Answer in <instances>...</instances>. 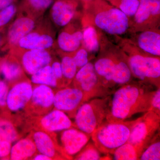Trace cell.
I'll use <instances>...</instances> for the list:
<instances>
[{
    "mask_svg": "<svg viewBox=\"0 0 160 160\" xmlns=\"http://www.w3.org/2000/svg\"><path fill=\"white\" fill-rule=\"evenodd\" d=\"M11 143L5 140L0 142V158H5L10 156Z\"/></svg>",
    "mask_w": 160,
    "mask_h": 160,
    "instance_id": "38",
    "label": "cell"
},
{
    "mask_svg": "<svg viewBox=\"0 0 160 160\" xmlns=\"http://www.w3.org/2000/svg\"><path fill=\"white\" fill-rule=\"evenodd\" d=\"M101 152L95 146L94 143H89L86 145L74 157V160H103Z\"/></svg>",
    "mask_w": 160,
    "mask_h": 160,
    "instance_id": "29",
    "label": "cell"
},
{
    "mask_svg": "<svg viewBox=\"0 0 160 160\" xmlns=\"http://www.w3.org/2000/svg\"><path fill=\"white\" fill-rule=\"evenodd\" d=\"M149 111L153 112L160 116V88L154 90L150 101Z\"/></svg>",
    "mask_w": 160,
    "mask_h": 160,
    "instance_id": "36",
    "label": "cell"
},
{
    "mask_svg": "<svg viewBox=\"0 0 160 160\" xmlns=\"http://www.w3.org/2000/svg\"><path fill=\"white\" fill-rule=\"evenodd\" d=\"M31 82L35 85H44L51 88L60 87L50 65L43 67L31 75Z\"/></svg>",
    "mask_w": 160,
    "mask_h": 160,
    "instance_id": "23",
    "label": "cell"
},
{
    "mask_svg": "<svg viewBox=\"0 0 160 160\" xmlns=\"http://www.w3.org/2000/svg\"><path fill=\"white\" fill-rule=\"evenodd\" d=\"M83 32L77 31L70 33L68 32H61L58 36L57 44L62 51L72 52L78 49L82 41Z\"/></svg>",
    "mask_w": 160,
    "mask_h": 160,
    "instance_id": "21",
    "label": "cell"
},
{
    "mask_svg": "<svg viewBox=\"0 0 160 160\" xmlns=\"http://www.w3.org/2000/svg\"><path fill=\"white\" fill-rule=\"evenodd\" d=\"M1 141H2V138H1V136H0V142H1Z\"/></svg>",
    "mask_w": 160,
    "mask_h": 160,
    "instance_id": "42",
    "label": "cell"
},
{
    "mask_svg": "<svg viewBox=\"0 0 160 160\" xmlns=\"http://www.w3.org/2000/svg\"><path fill=\"white\" fill-rule=\"evenodd\" d=\"M160 116L148 111L142 116L135 120L127 142L130 143L142 152L160 131Z\"/></svg>",
    "mask_w": 160,
    "mask_h": 160,
    "instance_id": "5",
    "label": "cell"
},
{
    "mask_svg": "<svg viewBox=\"0 0 160 160\" xmlns=\"http://www.w3.org/2000/svg\"><path fill=\"white\" fill-rule=\"evenodd\" d=\"M132 75L141 82L160 88V61L158 58L137 54L129 57Z\"/></svg>",
    "mask_w": 160,
    "mask_h": 160,
    "instance_id": "7",
    "label": "cell"
},
{
    "mask_svg": "<svg viewBox=\"0 0 160 160\" xmlns=\"http://www.w3.org/2000/svg\"><path fill=\"white\" fill-rule=\"evenodd\" d=\"M95 70L103 86L114 92L119 87L131 81L128 61L103 57L95 62Z\"/></svg>",
    "mask_w": 160,
    "mask_h": 160,
    "instance_id": "4",
    "label": "cell"
},
{
    "mask_svg": "<svg viewBox=\"0 0 160 160\" xmlns=\"http://www.w3.org/2000/svg\"><path fill=\"white\" fill-rule=\"evenodd\" d=\"M139 160H160V131L152 138L149 145L142 152Z\"/></svg>",
    "mask_w": 160,
    "mask_h": 160,
    "instance_id": "26",
    "label": "cell"
},
{
    "mask_svg": "<svg viewBox=\"0 0 160 160\" xmlns=\"http://www.w3.org/2000/svg\"><path fill=\"white\" fill-rule=\"evenodd\" d=\"M54 97V92L51 87L37 85L32 89L31 99L28 104L36 110L47 111L53 106Z\"/></svg>",
    "mask_w": 160,
    "mask_h": 160,
    "instance_id": "18",
    "label": "cell"
},
{
    "mask_svg": "<svg viewBox=\"0 0 160 160\" xmlns=\"http://www.w3.org/2000/svg\"><path fill=\"white\" fill-rule=\"evenodd\" d=\"M111 100V95H109L94 98L83 103L75 115V127L91 135L106 120Z\"/></svg>",
    "mask_w": 160,
    "mask_h": 160,
    "instance_id": "3",
    "label": "cell"
},
{
    "mask_svg": "<svg viewBox=\"0 0 160 160\" xmlns=\"http://www.w3.org/2000/svg\"><path fill=\"white\" fill-rule=\"evenodd\" d=\"M54 44V37L51 31L46 28L41 27L36 29L35 27L13 47L15 50H49Z\"/></svg>",
    "mask_w": 160,
    "mask_h": 160,
    "instance_id": "11",
    "label": "cell"
},
{
    "mask_svg": "<svg viewBox=\"0 0 160 160\" xmlns=\"http://www.w3.org/2000/svg\"><path fill=\"white\" fill-rule=\"evenodd\" d=\"M32 160H51L52 159L51 158L49 157L48 156L46 155L39 153V154L36 155L34 157L32 158Z\"/></svg>",
    "mask_w": 160,
    "mask_h": 160,
    "instance_id": "41",
    "label": "cell"
},
{
    "mask_svg": "<svg viewBox=\"0 0 160 160\" xmlns=\"http://www.w3.org/2000/svg\"><path fill=\"white\" fill-rule=\"evenodd\" d=\"M72 58L78 70L89 62L88 52L85 49H78Z\"/></svg>",
    "mask_w": 160,
    "mask_h": 160,
    "instance_id": "34",
    "label": "cell"
},
{
    "mask_svg": "<svg viewBox=\"0 0 160 160\" xmlns=\"http://www.w3.org/2000/svg\"><path fill=\"white\" fill-rule=\"evenodd\" d=\"M53 0H23V7L29 14H41L49 8Z\"/></svg>",
    "mask_w": 160,
    "mask_h": 160,
    "instance_id": "27",
    "label": "cell"
},
{
    "mask_svg": "<svg viewBox=\"0 0 160 160\" xmlns=\"http://www.w3.org/2000/svg\"><path fill=\"white\" fill-rule=\"evenodd\" d=\"M32 85L28 81H20L9 91L6 105L12 111L22 110L29 104L32 94Z\"/></svg>",
    "mask_w": 160,
    "mask_h": 160,
    "instance_id": "13",
    "label": "cell"
},
{
    "mask_svg": "<svg viewBox=\"0 0 160 160\" xmlns=\"http://www.w3.org/2000/svg\"><path fill=\"white\" fill-rule=\"evenodd\" d=\"M76 7V3L72 0H57L50 9L51 19L57 26H66L74 17Z\"/></svg>",
    "mask_w": 160,
    "mask_h": 160,
    "instance_id": "15",
    "label": "cell"
},
{
    "mask_svg": "<svg viewBox=\"0 0 160 160\" xmlns=\"http://www.w3.org/2000/svg\"><path fill=\"white\" fill-rule=\"evenodd\" d=\"M160 0H152L151 4V15L157 16L160 14Z\"/></svg>",
    "mask_w": 160,
    "mask_h": 160,
    "instance_id": "39",
    "label": "cell"
},
{
    "mask_svg": "<svg viewBox=\"0 0 160 160\" xmlns=\"http://www.w3.org/2000/svg\"><path fill=\"white\" fill-rule=\"evenodd\" d=\"M14 2L15 0H0V10L14 3Z\"/></svg>",
    "mask_w": 160,
    "mask_h": 160,
    "instance_id": "40",
    "label": "cell"
},
{
    "mask_svg": "<svg viewBox=\"0 0 160 160\" xmlns=\"http://www.w3.org/2000/svg\"><path fill=\"white\" fill-rule=\"evenodd\" d=\"M94 22L99 29L112 35L122 34L129 26L128 17L116 8L99 12L95 18Z\"/></svg>",
    "mask_w": 160,
    "mask_h": 160,
    "instance_id": "8",
    "label": "cell"
},
{
    "mask_svg": "<svg viewBox=\"0 0 160 160\" xmlns=\"http://www.w3.org/2000/svg\"><path fill=\"white\" fill-rule=\"evenodd\" d=\"M17 7L14 3L0 10V27L10 22L16 13Z\"/></svg>",
    "mask_w": 160,
    "mask_h": 160,
    "instance_id": "33",
    "label": "cell"
},
{
    "mask_svg": "<svg viewBox=\"0 0 160 160\" xmlns=\"http://www.w3.org/2000/svg\"><path fill=\"white\" fill-rule=\"evenodd\" d=\"M138 43L143 51L155 56H160V33L151 31L144 32L139 36Z\"/></svg>",
    "mask_w": 160,
    "mask_h": 160,
    "instance_id": "19",
    "label": "cell"
},
{
    "mask_svg": "<svg viewBox=\"0 0 160 160\" xmlns=\"http://www.w3.org/2000/svg\"><path fill=\"white\" fill-rule=\"evenodd\" d=\"M9 91L6 83L3 81H0V106H6Z\"/></svg>",
    "mask_w": 160,
    "mask_h": 160,
    "instance_id": "37",
    "label": "cell"
},
{
    "mask_svg": "<svg viewBox=\"0 0 160 160\" xmlns=\"http://www.w3.org/2000/svg\"><path fill=\"white\" fill-rule=\"evenodd\" d=\"M1 38H0V43H1Z\"/></svg>",
    "mask_w": 160,
    "mask_h": 160,
    "instance_id": "43",
    "label": "cell"
},
{
    "mask_svg": "<svg viewBox=\"0 0 160 160\" xmlns=\"http://www.w3.org/2000/svg\"><path fill=\"white\" fill-rule=\"evenodd\" d=\"M90 138L91 135L72 127L62 131L60 146L66 156L71 159L86 146Z\"/></svg>",
    "mask_w": 160,
    "mask_h": 160,
    "instance_id": "12",
    "label": "cell"
},
{
    "mask_svg": "<svg viewBox=\"0 0 160 160\" xmlns=\"http://www.w3.org/2000/svg\"><path fill=\"white\" fill-rule=\"evenodd\" d=\"M152 0H139V5L135 14L137 23L142 24L146 22L151 15V4Z\"/></svg>",
    "mask_w": 160,
    "mask_h": 160,
    "instance_id": "31",
    "label": "cell"
},
{
    "mask_svg": "<svg viewBox=\"0 0 160 160\" xmlns=\"http://www.w3.org/2000/svg\"><path fill=\"white\" fill-rule=\"evenodd\" d=\"M86 50L90 52H97L99 48V43L96 29L89 26L83 32L82 41Z\"/></svg>",
    "mask_w": 160,
    "mask_h": 160,
    "instance_id": "28",
    "label": "cell"
},
{
    "mask_svg": "<svg viewBox=\"0 0 160 160\" xmlns=\"http://www.w3.org/2000/svg\"><path fill=\"white\" fill-rule=\"evenodd\" d=\"M143 82H131L116 89L111 100L106 120L122 122L137 113L149 111L150 101L155 89Z\"/></svg>",
    "mask_w": 160,
    "mask_h": 160,
    "instance_id": "1",
    "label": "cell"
},
{
    "mask_svg": "<svg viewBox=\"0 0 160 160\" xmlns=\"http://www.w3.org/2000/svg\"><path fill=\"white\" fill-rule=\"evenodd\" d=\"M87 101L81 89L67 86L54 93L53 106L55 109L64 112L69 117L74 118L78 108Z\"/></svg>",
    "mask_w": 160,
    "mask_h": 160,
    "instance_id": "9",
    "label": "cell"
},
{
    "mask_svg": "<svg viewBox=\"0 0 160 160\" xmlns=\"http://www.w3.org/2000/svg\"><path fill=\"white\" fill-rule=\"evenodd\" d=\"M61 68L63 78L66 86L72 82L78 71L77 67L72 57L65 56L61 62Z\"/></svg>",
    "mask_w": 160,
    "mask_h": 160,
    "instance_id": "25",
    "label": "cell"
},
{
    "mask_svg": "<svg viewBox=\"0 0 160 160\" xmlns=\"http://www.w3.org/2000/svg\"><path fill=\"white\" fill-rule=\"evenodd\" d=\"M139 5V0H122L119 9L127 17L133 16Z\"/></svg>",
    "mask_w": 160,
    "mask_h": 160,
    "instance_id": "32",
    "label": "cell"
},
{
    "mask_svg": "<svg viewBox=\"0 0 160 160\" xmlns=\"http://www.w3.org/2000/svg\"><path fill=\"white\" fill-rule=\"evenodd\" d=\"M112 155L113 160H136L139 159L141 154L134 146L127 142L116 149Z\"/></svg>",
    "mask_w": 160,
    "mask_h": 160,
    "instance_id": "24",
    "label": "cell"
},
{
    "mask_svg": "<svg viewBox=\"0 0 160 160\" xmlns=\"http://www.w3.org/2000/svg\"><path fill=\"white\" fill-rule=\"evenodd\" d=\"M35 27V20L31 15L21 16L17 18L9 28L8 33L9 44L13 47Z\"/></svg>",
    "mask_w": 160,
    "mask_h": 160,
    "instance_id": "17",
    "label": "cell"
},
{
    "mask_svg": "<svg viewBox=\"0 0 160 160\" xmlns=\"http://www.w3.org/2000/svg\"><path fill=\"white\" fill-rule=\"evenodd\" d=\"M37 149L34 142L30 138H25L17 142L12 147L10 159L27 160L32 158L36 152Z\"/></svg>",
    "mask_w": 160,
    "mask_h": 160,
    "instance_id": "20",
    "label": "cell"
},
{
    "mask_svg": "<svg viewBox=\"0 0 160 160\" xmlns=\"http://www.w3.org/2000/svg\"><path fill=\"white\" fill-rule=\"evenodd\" d=\"M0 70L7 81L12 82L22 78L23 70L22 65L15 57L3 61L0 65Z\"/></svg>",
    "mask_w": 160,
    "mask_h": 160,
    "instance_id": "22",
    "label": "cell"
},
{
    "mask_svg": "<svg viewBox=\"0 0 160 160\" xmlns=\"http://www.w3.org/2000/svg\"><path fill=\"white\" fill-rule=\"evenodd\" d=\"M40 124L44 130L52 132L75 127L68 115L56 109L44 115L40 120Z\"/></svg>",
    "mask_w": 160,
    "mask_h": 160,
    "instance_id": "16",
    "label": "cell"
},
{
    "mask_svg": "<svg viewBox=\"0 0 160 160\" xmlns=\"http://www.w3.org/2000/svg\"><path fill=\"white\" fill-rule=\"evenodd\" d=\"M73 87L81 89L87 101L111 95L113 92L103 86L95 70L94 65L88 62L78 70L72 81Z\"/></svg>",
    "mask_w": 160,
    "mask_h": 160,
    "instance_id": "6",
    "label": "cell"
},
{
    "mask_svg": "<svg viewBox=\"0 0 160 160\" xmlns=\"http://www.w3.org/2000/svg\"><path fill=\"white\" fill-rule=\"evenodd\" d=\"M0 136L3 140L11 143L15 142L18 134L15 126L10 122L6 120L0 121Z\"/></svg>",
    "mask_w": 160,
    "mask_h": 160,
    "instance_id": "30",
    "label": "cell"
},
{
    "mask_svg": "<svg viewBox=\"0 0 160 160\" xmlns=\"http://www.w3.org/2000/svg\"><path fill=\"white\" fill-rule=\"evenodd\" d=\"M50 65L54 76L58 82L60 88H63L67 87L66 85V83H65V80L63 78L62 68H61V62L58 61H53V59H52V61Z\"/></svg>",
    "mask_w": 160,
    "mask_h": 160,
    "instance_id": "35",
    "label": "cell"
},
{
    "mask_svg": "<svg viewBox=\"0 0 160 160\" xmlns=\"http://www.w3.org/2000/svg\"><path fill=\"white\" fill-rule=\"evenodd\" d=\"M32 139L34 142L37 150L39 153L46 155L52 159L56 158L58 159H69L60 146L55 144L49 134L45 132H35Z\"/></svg>",
    "mask_w": 160,
    "mask_h": 160,
    "instance_id": "14",
    "label": "cell"
},
{
    "mask_svg": "<svg viewBox=\"0 0 160 160\" xmlns=\"http://www.w3.org/2000/svg\"><path fill=\"white\" fill-rule=\"evenodd\" d=\"M135 122V120L117 122L106 120L92 132V139L100 152L112 155L127 142Z\"/></svg>",
    "mask_w": 160,
    "mask_h": 160,
    "instance_id": "2",
    "label": "cell"
},
{
    "mask_svg": "<svg viewBox=\"0 0 160 160\" xmlns=\"http://www.w3.org/2000/svg\"><path fill=\"white\" fill-rule=\"evenodd\" d=\"M14 50V54H17L14 56H19V62L23 70L30 75L43 67L50 65L53 59L49 50Z\"/></svg>",
    "mask_w": 160,
    "mask_h": 160,
    "instance_id": "10",
    "label": "cell"
}]
</instances>
